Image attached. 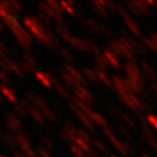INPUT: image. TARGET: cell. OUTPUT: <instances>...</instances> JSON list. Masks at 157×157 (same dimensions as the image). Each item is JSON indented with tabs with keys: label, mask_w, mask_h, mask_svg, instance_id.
Masks as SVG:
<instances>
[{
	"label": "cell",
	"mask_w": 157,
	"mask_h": 157,
	"mask_svg": "<svg viewBox=\"0 0 157 157\" xmlns=\"http://www.w3.org/2000/svg\"><path fill=\"white\" fill-rule=\"evenodd\" d=\"M42 113H44V115H46V117L50 120V121H52V123H58V117L56 116V114L47 106V108H45V109H42Z\"/></svg>",
	"instance_id": "cell-16"
},
{
	"label": "cell",
	"mask_w": 157,
	"mask_h": 157,
	"mask_svg": "<svg viewBox=\"0 0 157 157\" xmlns=\"http://www.w3.org/2000/svg\"><path fill=\"white\" fill-rule=\"evenodd\" d=\"M74 92H75L77 98H79L81 100H86V101H90L92 100V97L89 95V93L84 88H81V87L79 88H75Z\"/></svg>",
	"instance_id": "cell-13"
},
{
	"label": "cell",
	"mask_w": 157,
	"mask_h": 157,
	"mask_svg": "<svg viewBox=\"0 0 157 157\" xmlns=\"http://www.w3.org/2000/svg\"><path fill=\"white\" fill-rule=\"evenodd\" d=\"M5 123H6V126L8 129H10L15 134H20L21 130H22V124L20 121V119L14 115V114H8L6 117H5Z\"/></svg>",
	"instance_id": "cell-2"
},
{
	"label": "cell",
	"mask_w": 157,
	"mask_h": 157,
	"mask_svg": "<svg viewBox=\"0 0 157 157\" xmlns=\"http://www.w3.org/2000/svg\"><path fill=\"white\" fill-rule=\"evenodd\" d=\"M61 6L69 14V15H75V11L71 8V5H68V3L67 2H61Z\"/></svg>",
	"instance_id": "cell-27"
},
{
	"label": "cell",
	"mask_w": 157,
	"mask_h": 157,
	"mask_svg": "<svg viewBox=\"0 0 157 157\" xmlns=\"http://www.w3.org/2000/svg\"><path fill=\"white\" fill-rule=\"evenodd\" d=\"M10 3H11V5H13V8L16 10V11H21V4L19 3V2H15V0H10Z\"/></svg>",
	"instance_id": "cell-31"
},
{
	"label": "cell",
	"mask_w": 157,
	"mask_h": 157,
	"mask_svg": "<svg viewBox=\"0 0 157 157\" xmlns=\"http://www.w3.org/2000/svg\"><path fill=\"white\" fill-rule=\"evenodd\" d=\"M61 137L63 139V140H69V137H68V135L64 132V131H62V134H61Z\"/></svg>",
	"instance_id": "cell-36"
},
{
	"label": "cell",
	"mask_w": 157,
	"mask_h": 157,
	"mask_svg": "<svg viewBox=\"0 0 157 157\" xmlns=\"http://www.w3.org/2000/svg\"><path fill=\"white\" fill-rule=\"evenodd\" d=\"M24 63H25L31 71H33L35 67H36V61H35V58H33L31 55H29V53H25V55H24Z\"/></svg>",
	"instance_id": "cell-15"
},
{
	"label": "cell",
	"mask_w": 157,
	"mask_h": 157,
	"mask_svg": "<svg viewBox=\"0 0 157 157\" xmlns=\"http://www.w3.org/2000/svg\"><path fill=\"white\" fill-rule=\"evenodd\" d=\"M71 46L77 48V50H79V51H83L86 50V45L83 44L82 40H79V38H77V37H72V40H71Z\"/></svg>",
	"instance_id": "cell-17"
},
{
	"label": "cell",
	"mask_w": 157,
	"mask_h": 157,
	"mask_svg": "<svg viewBox=\"0 0 157 157\" xmlns=\"http://www.w3.org/2000/svg\"><path fill=\"white\" fill-rule=\"evenodd\" d=\"M53 87H55V89H56V90H57V92H58L63 98H69V93H68V92L66 90V88H64L63 86H61L58 82H57V83H55V84H53Z\"/></svg>",
	"instance_id": "cell-19"
},
{
	"label": "cell",
	"mask_w": 157,
	"mask_h": 157,
	"mask_svg": "<svg viewBox=\"0 0 157 157\" xmlns=\"http://www.w3.org/2000/svg\"><path fill=\"white\" fill-rule=\"evenodd\" d=\"M14 32V35L16 36V40H17V42L27 51V50H31V47H32V38H31V35L26 31V30H24V27H19L17 30H15V31H13Z\"/></svg>",
	"instance_id": "cell-1"
},
{
	"label": "cell",
	"mask_w": 157,
	"mask_h": 157,
	"mask_svg": "<svg viewBox=\"0 0 157 157\" xmlns=\"http://www.w3.org/2000/svg\"><path fill=\"white\" fill-rule=\"evenodd\" d=\"M0 104H4V98L0 95Z\"/></svg>",
	"instance_id": "cell-39"
},
{
	"label": "cell",
	"mask_w": 157,
	"mask_h": 157,
	"mask_svg": "<svg viewBox=\"0 0 157 157\" xmlns=\"http://www.w3.org/2000/svg\"><path fill=\"white\" fill-rule=\"evenodd\" d=\"M0 58H3V59H8V58H6V55H5V52H3L2 50H0Z\"/></svg>",
	"instance_id": "cell-37"
},
{
	"label": "cell",
	"mask_w": 157,
	"mask_h": 157,
	"mask_svg": "<svg viewBox=\"0 0 157 157\" xmlns=\"http://www.w3.org/2000/svg\"><path fill=\"white\" fill-rule=\"evenodd\" d=\"M3 141H4V144H5L6 146H9L11 150H15L16 146H17L16 137L13 136V135L9 134V132H4V134H3Z\"/></svg>",
	"instance_id": "cell-9"
},
{
	"label": "cell",
	"mask_w": 157,
	"mask_h": 157,
	"mask_svg": "<svg viewBox=\"0 0 157 157\" xmlns=\"http://www.w3.org/2000/svg\"><path fill=\"white\" fill-rule=\"evenodd\" d=\"M16 141H17V145L25 151L26 148H30V145H31V141H30V139L26 136V135H24L22 132H20V134H16Z\"/></svg>",
	"instance_id": "cell-7"
},
{
	"label": "cell",
	"mask_w": 157,
	"mask_h": 157,
	"mask_svg": "<svg viewBox=\"0 0 157 157\" xmlns=\"http://www.w3.org/2000/svg\"><path fill=\"white\" fill-rule=\"evenodd\" d=\"M40 13L45 14L46 16H48L50 19H55L56 13L53 11V9L47 4V3H41L40 4Z\"/></svg>",
	"instance_id": "cell-12"
},
{
	"label": "cell",
	"mask_w": 157,
	"mask_h": 157,
	"mask_svg": "<svg viewBox=\"0 0 157 157\" xmlns=\"http://www.w3.org/2000/svg\"><path fill=\"white\" fill-rule=\"evenodd\" d=\"M3 134H4V132L2 131V129H0V137H3Z\"/></svg>",
	"instance_id": "cell-40"
},
{
	"label": "cell",
	"mask_w": 157,
	"mask_h": 157,
	"mask_svg": "<svg viewBox=\"0 0 157 157\" xmlns=\"http://www.w3.org/2000/svg\"><path fill=\"white\" fill-rule=\"evenodd\" d=\"M0 50H2L3 52H5V53L9 52V47H8L6 44H5L4 41H2V40H0Z\"/></svg>",
	"instance_id": "cell-33"
},
{
	"label": "cell",
	"mask_w": 157,
	"mask_h": 157,
	"mask_svg": "<svg viewBox=\"0 0 157 157\" xmlns=\"http://www.w3.org/2000/svg\"><path fill=\"white\" fill-rule=\"evenodd\" d=\"M63 68L74 78V81L77 82V84H78V88H79V86L82 84V86H84L86 84V81L83 79V75L78 72V71H75V68H73L71 64H68V63H64L63 64Z\"/></svg>",
	"instance_id": "cell-3"
},
{
	"label": "cell",
	"mask_w": 157,
	"mask_h": 157,
	"mask_svg": "<svg viewBox=\"0 0 157 157\" xmlns=\"http://www.w3.org/2000/svg\"><path fill=\"white\" fill-rule=\"evenodd\" d=\"M84 73H86V74H87L89 78H92V79H94V74H93V72H92V71H89L88 68H86V69H84Z\"/></svg>",
	"instance_id": "cell-35"
},
{
	"label": "cell",
	"mask_w": 157,
	"mask_h": 157,
	"mask_svg": "<svg viewBox=\"0 0 157 157\" xmlns=\"http://www.w3.org/2000/svg\"><path fill=\"white\" fill-rule=\"evenodd\" d=\"M14 157H24V156H21V155L17 153V152H14Z\"/></svg>",
	"instance_id": "cell-38"
},
{
	"label": "cell",
	"mask_w": 157,
	"mask_h": 157,
	"mask_svg": "<svg viewBox=\"0 0 157 157\" xmlns=\"http://www.w3.org/2000/svg\"><path fill=\"white\" fill-rule=\"evenodd\" d=\"M37 17L38 19H40V21L48 29V27H51V20H50V17L48 16H46L45 14H42V13H40V14H38L37 15Z\"/></svg>",
	"instance_id": "cell-22"
},
{
	"label": "cell",
	"mask_w": 157,
	"mask_h": 157,
	"mask_svg": "<svg viewBox=\"0 0 157 157\" xmlns=\"http://www.w3.org/2000/svg\"><path fill=\"white\" fill-rule=\"evenodd\" d=\"M6 62H8V64L10 66V69L19 77V78H24V71H22V68H21V66H20V63H17V62H15V61H13V59H6Z\"/></svg>",
	"instance_id": "cell-8"
},
{
	"label": "cell",
	"mask_w": 157,
	"mask_h": 157,
	"mask_svg": "<svg viewBox=\"0 0 157 157\" xmlns=\"http://www.w3.org/2000/svg\"><path fill=\"white\" fill-rule=\"evenodd\" d=\"M2 86H3V84H2V82H0V87H2Z\"/></svg>",
	"instance_id": "cell-41"
},
{
	"label": "cell",
	"mask_w": 157,
	"mask_h": 157,
	"mask_svg": "<svg viewBox=\"0 0 157 157\" xmlns=\"http://www.w3.org/2000/svg\"><path fill=\"white\" fill-rule=\"evenodd\" d=\"M14 111L19 117H25L26 116V110L20 105V104H15L14 105Z\"/></svg>",
	"instance_id": "cell-20"
},
{
	"label": "cell",
	"mask_w": 157,
	"mask_h": 157,
	"mask_svg": "<svg viewBox=\"0 0 157 157\" xmlns=\"http://www.w3.org/2000/svg\"><path fill=\"white\" fill-rule=\"evenodd\" d=\"M0 157H4V156H0Z\"/></svg>",
	"instance_id": "cell-42"
},
{
	"label": "cell",
	"mask_w": 157,
	"mask_h": 157,
	"mask_svg": "<svg viewBox=\"0 0 157 157\" xmlns=\"http://www.w3.org/2000/svg\"><path fill=\"white\" fill-rule=\"evenodd\" d=\"M0 92H2L11 103L17 104V99H16V97H15L13 89H10V88H8V87H5V86H2V87H0Z\"/></svg>",
	"instance_id": "cell-11"
},
{
	"label": "cell",
	"mask_w": 157,
	"mask_h": 157,
	"mask_svg": "<svg viewBox=\"0 0 157 157\" xmlns=\"http://www.w3.org/2000/svg\"><path fill=\"white\" fill-rule=\"evenodd\" d=\"M52 9H53V11L56 13V14H59V15H62L63 14V8L61 6V4H58L57 2H53V0H48V3H47Z\"/></svg>",
	"instance_id": "cell-18"
},
{
	"label": "cell",
	"mask_w": 157,
	"mask_h": 157,
	"mask_svg": "<svg viewBox=\"0 0 157 157\" xmlns=\"http://www.w3.org/2000/svg\"><path fill=\"white\" fill-rule=\"evenodd\" d=\"M71 150H72V152L75 153L78 157H84L83 151H82L79 147H78V146H75V145H71Z\"/></svg>",
	"instance_id": "cell-28"
},
{
	"label": "cell",
	"mask_w": 157,
	"mask_h": 157,
	"mask_svg": "<svg viewBox=\"0 0 157 157\" xmlns=\"http://www.w3.org/2000/svg\"><path fill=\"white\" fill-rule=\"evenodd\" d=\"M0 68H2L3 71H11L10 69V66L8 64V62H6V59H2V58H0Z\"/></svg>",
	"instance_id": "cell-29"
},
{
	"label": "cell",
	"mask_w": 157,
	"mask_h": 157,
	"mask_svg": "<svg viewBox=\"0 0 157 157\" xmlns=\"http://www.w3.org/2000/svg\"><path fill=\"white\" fill-rule=\"evenodd\" d=\"M26 99L30 100L31 103H33V105H36V106H38V108H41V110L48 106L44 99H41L38 95H36V94H33V93H30V92L26 93Z\"/></svg>",
	"instance_id": "cell-5"
},
{
	"label": "cell",
	"mask_w": 157,
	"mask_h": 157,
	"mask_svg": "<svg viewBox=\"0 0 157 157\" xmlns=\"http://www.w3.org/2000/svg\"><path fill=\"white\" fill-rule=\"evenodd\" d=\"M41 141H42V144L46 146V148H47V150H52V148L55 147L53 142H52L47 136H41Z\"/></svg>",
	"instance_id": "cell-26"
},
{
	"label": "cell",
	"mask_w": 157,
	"mask_h": 157,
	"mask_svg": "<svg viewBox=\"0 0 157 157\" xmlns=\"http://www.w3.org/2000/svg\"><path fill=\"white\" fill-rule=\"evenodd\" d=\"M0 82L4 84H8V86H11V79L6 75V73L2 68H0Z\"/></svg>",
	"instance_id": "cell-23"
},
{
	"label": "cell",
	"mask_w": 157,
	"mask_h": 157,
	"mask_svg": "<svg viewBox=\"0 0 157 157\" xmlns=\"http://www.w3.org/2000/svg\"><path fill=\"white\" fill-rule=\"evenodd\" d=\"M56 30H57V32H58L61 36H63V35H66V33H69V29H68L67 24H63V25H57Z\"/></svg>",
	"instance_id": "cell-24"
},
{
	"label": "cell",
	"mask_w": 157,
	"mask_h": 157,
	"mask_svg": "<svg viewBox=\"0 0 157 157\" xmlns=\"http://www.w3.org/2000/svg\"><path fill=\"white\" fill-rule=\"evenodd\" d=\"M59 74H61V77H62V79L69 86V87H74V88H78V84H77V82L74 81V78L66 71V69H61L59 71Z\"/></svg>",
	"instance_id": "cell-10"
},
{
	"label": "cell",
	"mask_w": 157,
	"mask_h": 157,
	"mask_svg": "<svg viewBox=\"0 0 157 157\" xmlns=\"http://www.w3.org/2000/svg\"><path fill=\"white\" fill-rule=\"evenodd\" d=\"M27 113L33 117V119L41 125H45V117H44V113H41L40 109H37L35 105H30Z\"/></svg>",
	"instance_id": "cell-4"
},
{
	"label": "cell",
	"mask_w": 157,
	"mask_h": 157,
	"mask_svg": "<svg viewBox=\"0 0 157 157\" xmlns=\"http://www.w3.org/2000/svg\"><path fill=\"white\" fill-rule=\"evenodd\" d=\"M59 51H61V55L63 56V58H66V61H68V62H72L73 57H72L71 52H69L67 48H64V47H59Z\"/></svg>",
	"instance_id": "cell-25"
},
{
	"label": "cell",
	"mask_w": 157,
	"mask_h": 157,
	"mask_svg": "<svg viewBox=\"0 0 157 157\" xmlns=\"http://www.w3.org/2000/svg\"><path fill=\"white\" fill-rule=\"evenodd\" d=\"M36 78L38 81H40L46 88H51V86H52V83H51V81L48 79V77H47V74L46 73H42V72H36Z\"/></svg>",
	"instance_id": "cell-14"
},
{
	"label": "cell",
	"mask_w": 157,
	"mask_h": 157,
	"mask_svg": "<svg viewBox=\"0 0 157 157\" xmlns=\"http://www.w3.org/2000/svg\"><path fill=\"white\" fill-rule=\"evenodd\" d=\"M78 136L82 137V140H83V141H89V140H90V139L88 137V135H87L83 130H78Z\"/></svg>",
	"instance_id": "cell-32"
},
{
	"label": "cell",
	"mask_w": 157,
	"mask_h": 157,
	"mask_svg": "<svg viewBox=\"0 0 157 157\" xmlns=\"http://www.w3.org/2000/svg\"><path fill=\"white\" fill-rule=\"evenodd\" d=\"M24 152L27 155V157H37V156H36V153L33 152V150H32L31 147H30V148H26Z\"/></svg>",
	"instance_id": "cell-34"
},
{
	"label": "cell",
	"mask_w": 157,
	"mask_h": 157,
	"mask_svg": "<svg viewBox=\"0 0 157 157\" xmlns=\"http://www.w3.org/2000/svg\"><path fill=\"white\" fill-rule=\"evenodd\" d=\"M37 152H38V155H40L41 157H52V156H51V155H50V153H48V152H47V151H46L44 147H41V146L38 147Z\"/></svg>",
	"instance_id": "cell-30"
},
{
	"label": "cell",
	"mask_w": 157,
	"mask_h": 157,
	"mask_svg": "<svg viewBox=\"0 0 157 157\" xmlns=\"http://www.w3.org/2000/svg\"><path fill=\"white\" fill-rule=\"evenodd\" d=\"M69 106H71V109L75 113V115L78 116V119H79V120H81V121H82V123H83L88 129H90V130H92V129H93V126H92V124H90V120H89V119H87L86 115H84L83 113H81L79 110H78V108H77L74 104H69Z\"/></svg>",
	"instance_id": "cell-6"
},
{
	"label": "cell",
	"mask_w": 157,
	"mask_h": 157,
	"mask_svg": "<svg viewBox=\"0 0 157 157\" xmlns=\"http://www.w3.org/2000/svg\"><path fill=\"white\" fill-rule=\"evenodd\" d=\"M72 99H73V101L77 104V106L79 108V109H82V110H84V111H88V113H90V110L87 108V105L79 99V98H77V97H72Z\"/></svg>",
	"instance_id": "cell-21"
}]
</instances>
